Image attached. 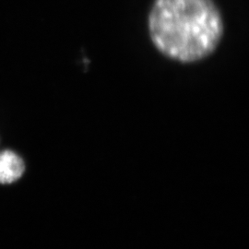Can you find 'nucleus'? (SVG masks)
<instances>
[{
  "label": "nucleus",
  "mask_w": 249,
  "mask_h": 249,
  "mask_svg": "<svg viewBox=\"0 0 249 249\" xmlns=\"http://www.w3.org/2000/svg\"><path fill=\"white\" fill-rule=\"evenodd\" d=\"M151 40L161 53L182 62L213 52L223 36V20L211 0H157L149 18Z\"/></svg>",
  "instance_id": "1"
},
{
  "label": "nucleus",
  "mask_w": 249,
  "mask_h": 249,
  "mask_svg": "<svg viewBox=\"0 0 249 249\" xmlns=\"http://www.w3.org/2000/svg\"><path fill=\"white\" fill-rule=\"evenodd\" d=\"M24 170V161L15 152H0V184H11L17 181L21 178Z\"/></svg>",
  "instance_id": "2"
}]
</instances>
